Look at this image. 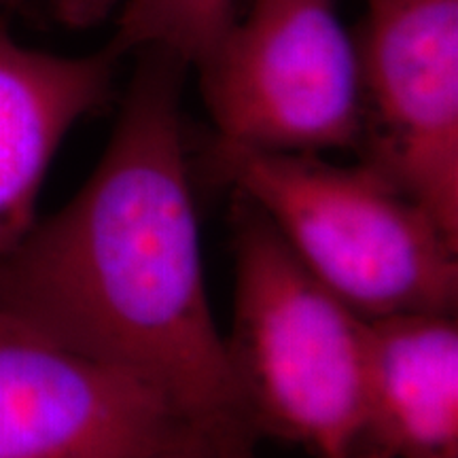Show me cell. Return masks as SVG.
<instances>
[{
	"instance_id": "8992f818",
	"label": "cell",
	"mask_w": 458,
	"mask_h": 458,
	"mask_svg": "<svg viewBox=\"0 0 458 458\" xmlns=\"http://www.w3.org/2000/svg\"><path fill=\"white\" fill-rule=\"evenodd\" d=\"M185 431L134 376L0 310V458H134Z\"/></svg>"
},
{
	"instance_id": "5b68a950",
	"label": "cell",
	"mask_w": 458,
	"mask_h": 458,
	"mask_svg": "<svg viewBox=\"0 0 458 458\" xmlns=\"http://www.w3.org/2000/svg\"><path fill=\"white\" fill-rule=\"evenodd\" d=\"M363 17L359 162L458 240V0H365Z\"/></svg>"
},
{
	"instance_id": "9c48e42d",
	"label": "cell",
	"mask_w": 458,
	"mask_h": 458,
	"mask_svg": "<svg viewBox=\"0 0 458 458\" xmlns=\"http://www.w3.org/2000/svg\"><path fill=\"white\" fill-rule=\"evenodd\" d=\"M236 20L233 0H123L108 43L119 57L159 47L196 66Z\"/></svg>"
},
{
	"instance_id": "ba28073f",
	"label": "cell",
	"mask_w": 458,
	"mask_h": 458,
	"mask_svg": "<svg viewBox=\"0 0 458 458\" xmlns=\"http://www.w3.org/2000/svg\"><path fill=\"white\" fill-rule=\"evenodd\" d=\"M369 388L391 458H458L456 314L368 320Z\"/></svg>"
},
{
	"instance_id": "3957f363",
	"label": "cell",
	"mask_w": 458,
	"mask_h": 458,
	"mask_svg": "<svg viewBox=\"0 0 458 458\" xmlns=\"http://www.w3.org/2000/svg\"><path fill=\"white\" fill-rule=\"evenodd\" d=\"M216 170L365 320L456 314L458 240L371 165L215 145Z\"/></svg>"
},
{
	"instance_id": "30bf717a",
	"label": "cell",
	"mask_w": 458,
	"mask_h": 458,
	"mask_svg": "<svg viewBox=\"0 0 458 458\" xmlns=\"http://www.w3.org/2000/svg\"><path fill=\"white\" fill-rule=\"evenodd\" d=\"M134 458H246L232 454V452L219 448V445L208 442L196 431H185L176 435L170 442H164L156 448L142 452Z\"/></svg>"
},
{
	"instance_id": "52a82bcc",
	"label": "cell",
	"mask_w": 458,
	"mask_h": 458,
	"mask_svg": "<svg viewBox=\"0 0 458 458\" xmlns=\"http://www.w3.org/2000/svg\"><path fill=\"white\" fill-rule=\"evenodd\" d=\"M119 55L28 49L0 26V255L37 223V199L62 140L113 94Z\"/></svg>"
},
{
	"instance_id": "8fae6325",
	"label": "cell",
	"mask_w": 458,
	"mask_h": 458,
	"mask_svg": "<svg viewBox=\"0 0 458 458\" xmlns=\"http://www.w3.org/2000/svg\"><path fill=\"white\" fill-rule=\"evenodd\" d=\"M55 20L71 28H91L105 21L123 0H45Z\"/></svg>"
},
{
	"instance_id": "277c9868",
	"label": "cell",
	"mask_w": 458,
	"mask_h": 458,
	"mask_svg": "<svg viewBox=\"0 0 458 458\" xmlns=\"http://www.w3.org/2000/svg\"><path fill=\"white\" fill-rule=\"evenodd\" d=\"M196 68L215 145L359 153L363 74L335 0H253Z\"/></svg>"
},
{
	"instance_id": "6da1fadb",
	"label": "cell",
	"mask_w": 458,
	"mask_h": 458,
	"mask_svg": "<svg viewBox=\"0 0 458 458\" xmlns=\"http://www.w3.org/2000/svg\"><path fill=\"white\" fill-rule=\"evenodd\" d=\"M185 71L170 51H139L88 182L0 255V310L134 376L191 431L257 458L261 435L206 295L181 122Z\"/></svg>"
},
{
	"instance_id": "7a4b0ae2",
	"label": "cell",
	"mask_w": 458,
	"mask_h": 458,
	"mask_svg": "<svg viewBox=\"0 0 458 458\" xmlns=\"http://www.w3.org/2000/svg\"><path fill=\"white\" fill-rule=\"evenodd\" d=\"M232 242L225 348L261 437L301 444L317 458H391L371 403L368 320L320 284L240 193Z\"/></svg>"
}]
</instances>
